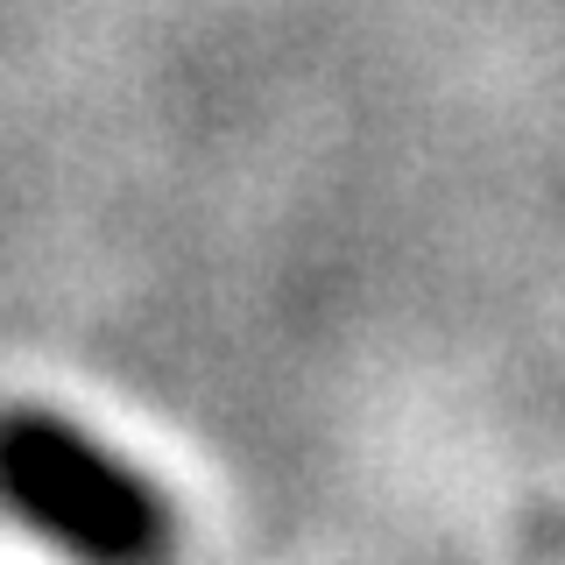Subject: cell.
<instances>
[{
  "label": "cell",
  "instance_id": "cell-1",
  "mask_svg": "<svg viewBox=\"0 0 565 565\" xmlns=\"http://www.w3.org/2000/svg\"><path fill=\"white\" fill-rule=\"evenodd\" d=\"M0 509L78 565H170L177 523L149 473L57 411H0Z\"/></svg>",
  "mask_w": 565,
  "mask_h": 565
}]
</instances>
